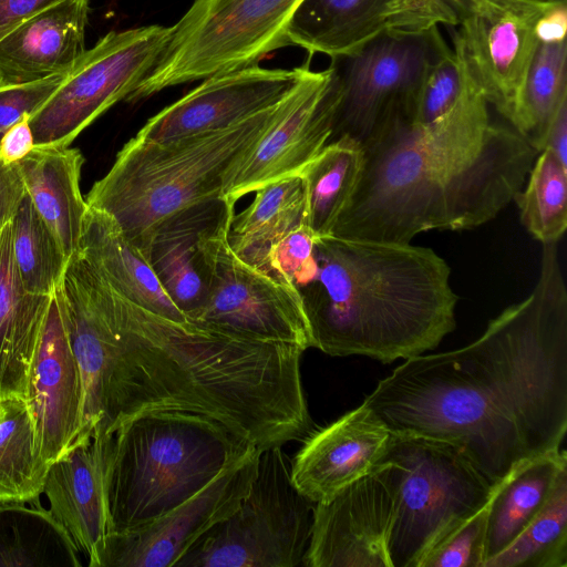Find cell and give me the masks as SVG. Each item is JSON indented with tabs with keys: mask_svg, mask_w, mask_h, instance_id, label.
Instances as JSON below:
<instances>
[{
	"mask_svg": "<svg viewBox=\"0 0 567 567\" xmlns=\"http://www.w3.org/2000/svg\"><path fill=\"white\" fill-rule=\"evenodd\" d=\"M289 94L223 130L166 141L134 136L93 184L87 206L110 215L145 254L163 223L220 197L225 174L280 116Z\"/></svg>",
	"mask_w": 567,
	"mask_h": 567,
	"instance_id": "cell-6",
	"label": "cell"
},
{
	"mask_svg": "<svg viewBox=\"0 0 567 567\" xmlns=\"http://www.w3.org/2000/svg\"><path fill=\"white\" fill-rule=\"evenodd\" d=\"M234 215L230 208L200 238L207 295L192 320L306 351L311 336L299 292L235 254L228 239Z\"/></svg>",
	"mask_w": 567,
	"mask_h": 567,
	"instance_id": "cell-11",
	"label": "cell"
},
{
	"mask_svg": "<svg viewBox=\"0 0 567 567\" xmlns=\"http://www.w3.org/2000/svg\"><path fill=\"white\" fill-rule=\"evenodd\" d=\"M566 471L567 454L560 447L524 462L496 484L488 505L484 563L505 549L538 515Z\"/></svg>",
	"mask_w": 567,
	"mask_h": 567,
	"instance_id": "cell-28",
	"label": "cell"
},
{
	"mask_svg": "<svg viewBox=\"0 0 567 567\" xmlns=\"http://www.w3.org/2000/svg\"><path fill=\"white\" fill-rule=\"evenodd\" d=\"M567 4L543 21L540 38L509 122L538 153L549 124L567 100Z\"/></svg>",
	"mask_w": 567,
	"mask_h": 567,
	"instance_id": "cell-26",
	"label": "cell"
},
{
	"mask_svg": "<svg viewBox=\"0 0 567 567\" xmlns=\"http://www.w3.org/2000/svg\"><path fill=\"white\" fill-rule=\"evenodd\" d=\"M466 9V12L471 6L472 0H460Z\"/></svg>",
	"mask_w": 567,
	"mask_h": 567,
	"instance_id": "cell-45",
	"label": "cell"
},
{
	"mask_svg": "<svg viewBox=\"0 0 567 567\" xmlns=\"http://www.w3.org/2000/svg\"><path fill=\"white\" fill-rule=\"evenodd\" d=\"M553 3H557V4H567V0H548Z\"/></svg>",
	"mask_w": 567,
	"mask_h": 567,
	"instance_id": "cell-46",
	"label": "cell"
},
{
	"mask_svg": "<svg viewBox=\"0 0 567 567\" xmlns=\"http://www.w3.org/2000/svg\"><path fill=\"white\" fill-rule=\"evenodd\" d=\"M64 75L20 85H0V140L23 116H31L58 90Z\"/></svg>",
	"mask_w": 567,
	"mask_h": 567,
	"instance_id": "cell-40",
	"label": "cell"
},
{
	"mask_svg": "<svg viewBox=\"0 0 567 567\" xmlns=\"http://www.w3.org/2000/svg\"><path fill=\"white\" fill-rule=\"evenodd\" d=\"M172 27L112 31L85 50L51 97L29 118L35 146L68 147L155 65Z\"/></svg>",
	"mask_w": 567,
	"mask_h": 567,
	"instance_id": "cell-12",
	"label": "cell"
},
{
	"mask_svg": "<svg viewBox=\"0 0 567 567\" xmlns=\"http://www.w3.org/2000/svg\"><path fill=\"white\" fill-rule=\"evenodd\" d=\"M261 450L225 467L204 488L159 518L106 536L99 567H175L212 528L228 517L248 493Z\"/></svg>",
	"mask_w": 567,
	"mask_h": 567,
	"instance_id": "cell-16",
	"label": "cell"
},
{
	"mask_svg": "<svg viewBox=\"0 0 567 567\" xmlns=\"http://www.w3.org/2000/svg\"><path fill=\"white\" fill-rule=\"evenodd\" d=\"M307 68L265 69L254 64L209 76L152 116L135 136L166 141L226 128L284 100Z\"/></svg>",
	"mask_w": 567,
	"mask_h": 567,
	"instance_id": "cell-17",
	"label": "cell"
},
{
	"mask_svg": "<svg viewBox=\"0 0 567 567\" xmlns=\"http://www.w3.org/2000/svg\"><path fill=\"white\" fill-rule=\"evenodd\" d=\"M315 503L291 478L282 446L261 450L239 506L206 533L175 567H297L308 550Z\"/></svg>",
	"mask_w": 567,
	"mask_h": 567,
	"instance_id": "cell-9",
	"label": "cell"
},
{
	"mask_svg": "<svg viewBox=\"0 0 567 567\" xmlns=\"http://www.w3.org/2000/svg\"><path fill=\"white\" fill-rule=\"evenodd\" d=\"M24 400L42 458L49 465L78 437L83 416L82 375L65 330L58 289L34 351Z\"/></svg>",
	"mask_w": 567,
	"mask_h": 567,
	"instance_id": "cell-18",
	"label": "cell"
},
{
	"mask_svg": "<svg viewBox=\"0 0 567 567\" xmlns=\"http://www.w3.org/2000/svg\"><path fill=\"white\" fill-rule=\"evenodd\" d=\"M488 505L489 501L444 535L417 567H483Z\"/></svg>",
	"mask_w": 567,
	"mask_h": 567,
	"instance_id": "cell-36",
	"label": "cell"
},
{
	"mask_svg": "<svg viewBox=\"0 0 567 567\" xmlns=\"http://www.w3.org/2000/svg\"><path fill=\"white\" fill-rule=\"evenodd\" d=\"M79 550L49 509L0 503V566L80 567Z\"/></svg>",
	"mask_w": 567,
	"mask_h": 567,
	"instance_id": "cell-31",
	"label": "cell"
},
{
	"mask_svg": "<svg viewBox=\"0 0 567 567\" xmlns=\"http://www.w3.org/2000/svg\"><path fill=\"white\" fill-rule=\"evenodd\" d=\"M315 238L306 223L295 227L270 246L264 270L298 291L315 270Z\"/></svg>",
	"mask_w": 567,
	"mask_h": 567,
	"instance_id": "cell-38",
	"label": "cell"
},
{
	"mask_svg": "<svg viewBox=\"0 0 567 567\" xmlns=\"http://www.w3.org/2000/svg\"><path fill=\"white\" fill-rule=\"evenodd\" d=\"M393 1L302 0L287 27V44L330 58L349 53L389 30Z\"/></svg>",
	"mask_w": 567,
	"mask_h": 567,
	"instance_id": "cell-27",
	"label": "cell"
},
{
	"mask_svg": "<svg viewBox=\"0 0 567 567\" xmlns=\"http://www.w3.org/2000/svg\"><path fill=\"white\" fill-rule=\"evenodd\" d=\"M63 0H0V39L24 20Z\"/></svg>",
	"mask_w": 567,
	"mask_h": 567,
	"instance_id": "cell-43",
	"label": "cell"
},
{
	"mask_svg": "<svg viewBox=\"0 0 567 567\" xmlns=\"http://www.w3.org/2000/svg\"><path fill=\"white\" fill-rule=\"evenodd\" d=\"M450 49L434 27L385 30L349 53L331 56L328 70L339 94L331 140L349 135L362 144L391 114L403 111L411 120L429 71Z\"/></svg>",
	"mask_w": 567,
	"mask_h": 567,
	"instance_id": "cell-10",
	"label": "cell"
},
{
	"mask_svg": "<svg viewBox=\"0 0 567 567\" xmlns=\"http://www.w3.org/2000/svg\"><path fill=\"white\" fill-rule=\"evenodd\" d=\"M390 432L362 404L308 435L291 460V478L320 503L367 475L382 456Z\"/></svg>",
	"mask_w": 567,
	"mask_h": 567,
	"instance_id": "cell-19",
	"label": "cell"
},
{
	"mask_svg": "<svg viewBox=\"0 0 567 567\" xmlns=\"http://www.w3.org/2000/svg\"><path fill=\"white\" fill-rule=\"evenodd\" d=\"M230 208L235 206L220 198L188 208L163 223L145 250L161 285L190 320L207 295V270L200 238Z\"/></svg>",
	"mask_w": 567,
	"mask_h": 567,
	"instance_id": "cell-22",
	"label": "cell"
},
{
	"mask_svg": "<svg viewBox=\"0 0 567 567\" xmlns=\"http://www.w3.org/2000/svg\"><path fill=\"white\" fill-rule=\"evenodd\" d=\"M300 295L311 348L391 363L434 350L456 327L451 268L433 249L327 235Z\"/></svg>",
	"mask_w": 567,
	"mask_h": 567,
	"instance_id": "cell-4",
	"label": "cell"
},
{
	"mask_svg": "<svg viewBox=\"0 0 567 567\" xmlns=\"http://www.w3.org/2000/svg\"><path fill=\"white\" fill-rule=\"evenodd\" d=\"M364 152L349 135L332 138L303 168L305 223L315 236L331 235L358 188Z\"/></svg>",
	"mask_w": 567,
	"mask_h": 567,
	"instance_id": "cell-29",
	"label": "cell"
},
{
	"mask_svg": "<svg viewBox=\"0 0 567 567\" xmlns=\"http://www.w3.org/2000/svg\"><path fill=\"white\" fill-rule=\"evenodd\" d=\"M465 78L461 54L450 49L429 71L415 102L411 122L427 124L443 116L457 101Z\"/></svg>",
	"mask_w": 567,
	"mask_h": 567,
	"instance_id": "cell-37",
	"label": "cell"
},
{
	"mask_svg": "<svg viewBox=\"0 0 567 567\" xmlns=\"http://www.w3.org/2000/svg\"><path fill=\"white\" fill-rule=\"evenodd\" d=\"M548 0H472L453 48L489 106L509 124L536 51Z\"/></svg>",
	"mask_w": 567,
	"mask_h": 567,
	"instance_id": "cell-13",
	"label": "cell"
},
{
	"mask_svg": "<svg viewBox=\"0 0 567 567\" xmlns=\"http://www.w3.org/2000/svg\"><path fill=\"white\" fill-rule=\"evenodd\" d=\"M338 103L330 71L308 65L280 116L227 171L219 198L235 206L267 184L300 175L330 142Z\"/></svg>",
	"mask_w": 567,
	"mask_h": 567,
	"instance_id": "cell-14",
	"label": "cell"
},
{
	"mask_svg": "<svg viewBox=\"0 0 567 567\" xmlns=\"http://www.w3.org/2000/svg\"><path fill=\"white\" fill-rule=\"evenodd\" d=\"M378 462L391 465L398 486L392 567H417L434 544L489 501L496 487L457 446L424 436L391 433Z\"/></svg>",
	"mask_w": 567,
	"mask_h": 567,
	"instance_id": "cell-7",
	"label": "cell"
},
{
	"mask_svg": "<svg viewBox=\"0 0 567 567\" xmlns=\"http://www.w3.org/2000/svg\"><path fill=\"white\" fill-rule=\"evenodd\" d=\"M25 194L18 164L0 162V226L13 219Z\"/></svg>",
	"mask_w": 567,
	"mask_h": 567,
	"instance_id": "cell-41",
	"label": "cell"
},
{
	"mask_svg": "<svg viewBox=\"0 0 567 567\" xmlns=\"http://www.w3.org/2000/svg\"><path fill=\"white\" fill-rule=\"evenodd\" d=\"M483 567H567V471L538 515Z\"/></svg>",
	"mask_w": 567,
	"mask_h": 567,
	"instance_id": "cell-34",
	"label": "cell"
},
{
	"mask_svg": "<svg viewBox=\"0 0 567 567\" xmlns=\"http://www.w3.org/2000/svg\"><path fill=\"white\" fill-rule=\"evenodd\" d=\"M89 0H63L0 39V85L68 74L85 52Z\"/></svg>",
	"mask_w": 567,
	"mask_h": 567,
	"instance_id": "cell-21",
	"label": "cell"
},
{
	"mask_svg": "<svg viewBox=\"0 0 567 567\" xmlns=\"http://www.w3.org/2000/svg\"><path fill=\"white\" fill-rule=\"evenodd\" d=\"M43 493L49 511L70 535L90 567H99L109 535L103 440L97 431L80 435L50 464Z\"/></svg>",
	"mask_w": 567,
	"mask_h": 567,
	"instance_id": "cell-20",
	"label": "cell"
},
{
	"mask_svg": "<svg viewBox=\"0 0 567 567\" xmlns=\"http://www.w3.org/2000/svg\"><path fill=\"white\" fill-rule=\"evenodd\" d=\"M101 435L109 534L159 518L257 449L219 421L185 411L138 414Z\"/></svg>",
	"mask_w": 567,
	"mask_h": 567,
	"instance_id": "cell-5",
	"label": "cell"
},
{
	"mask_svg": "<svg viewBox=\"0 0 567 567\" xmlns=\"http://www.w3.org/2000/svg\"><path fill=\"white\" fill-rule=\"evenodd\" d=\"M80 150L35 146L18 163L25 192L70 258L79 250L87 204L80 188Z\"/></svg>",
	"mask_w": 567,
	"mask_h": 567,
	"instance_id": "cell-25",
	"label": "cell"
},
{
	"mask_svg": "<svg viewBox=\"0 0 567 567\" xmlns=\"http://www.w3.org/2000/svg\"><path fill=\"white\" fill-rule=\"evenodd\" d=\"M79 251L130 301L173 320H190L169 298L145 254L106 213L87 207Z\"/></svg>",
	"mask_w": 567,
	"mask_h": 567,
	"instance_id": "cell-24",
	"label": "cell"
},
{
	"mask_svg": "<svg viewBox=\"0 0 567 567\" xmlns=\"http://www.w3.org/2000/svg\"><path fill=\"white\" fill-rule=\"evenodd\" d=\"M398 503L395 475L386 462L316 503L303 566L392 567L390 538Z\"/></svg>",
	"mask_w": 567,
	"mask_h": 567,
	"instance_id": "cell-15",
	"label": "cell"
},
{
	"mask_svg": "<svg viewBox=\"0 0 567 567\" xmlns=\"http://www.w3.org/2000/svg\"><path fill=\"white\" fill-rule=\"evenodd\" d=\"M251 204L234 215L229 244L235 254L261 269L270 246L305 223V195L300 175L267 184L255 192Z\"/></svg>",
	"mask_w": 567,
	"mask_h": 567,
	"instance_id": "cell-30",
	"label": "cell"
},
{
	"mask_svg": "<svg viewBox=\"0 0 567 567\" xmlns=\"http://www.w3.org/2000/svg\"><path fill=\"white\" fill-rule=\"evenodd\" d=\"M99 276L115 332L99 432L147 412L185 411L219 421L259 450L310 434L300 373L305 351L159 316Z\"/></svg>",
	"mask_w": 567,
	"mask_h": 567,
	"instance_id": "cell-2",
	"label": "cell"
},
{
	"mask_svg": "<svg viewBox=\"0 0 567 567\" xmlns=\"http://www.w3.org/2000/svg\"><path fill=\"white\" fill-rule=\"evenodd\" d=\"M362 405L390 433L457 446L492 484L559 450L567 433V288L557 244L543 245L528 297L481 337L406 359Z\"/></svg>",
	"mask_w": 567,
	"mask_h": 567,
	"instance_id": "cell-1",
	"label": "cell"
},
{
	"mask_svg": "<svg viewBox=\"0 0 567 567\" xmlns=\"http://www.w3.org/2000/svg\"><path fill=\"white\" fill-rule=\"evenodd\" d=\"M513 202L534 239L542 245L558 244L567 228V167L543 150Z\"/></svg>",
	"mask_w": 567,
	"mask_h": 567,
	"instance_id": "cell-33",
	"label": "cell"
},
{
	"mask_svg": "<svg viewBox=\"0 0 567 567\" xmlns=\"http://www.w3.org/2000/svg\"><path fill=\"white\" fill-rule=\"evenodd\" d=\"M12 220L0 226V400L24 398L52 296L24 287L13 256Z\"/></svg>",
	"mask_w": 567,
	"mask_h": 567,
	"instance_id": "cell-23",
	"label": "cell"
},
{
	"mask_svg": "<svg viewBox=\"0 0 567 567\" xmlns=\"http://www.w3.org/2000/svg\"><path fill=\"white\" fill-rule=\"evenodd\" d=\"M49 464L42 458L24 398L0 400V503L33 502L43 493Z\"/></svg>",
	"mask_w": 567,
	"mask_h": 567,
	"instance_id": "cell-32",
	"label": "cell"
},
{
	"mask_svg": "<svg viewBox=\"0 0 567 567\" xmlns=\"http://www.w3.org/2000/svg\"><path fill=\"white\" fill-rule=\"evenodd\" d=\"M543 150L553 153L567 167V100L561 103L549 124Z\"/></svg>",
	"mask_w": 567,
	"mask_h": 567,
	"instance_id": "cell-44",
	"label": "cell"
},
{
	"mask_svg": "<svg viewBox=\"0 0 567 567\" xmlns=\"http://www.w3.org/2000/svg\"><path fill=\"white\" fill-rule=\"evenodd\" d=\"M362 147L358 188L331 235L396 244L494 219L538 154L513 126L492 120L466 66L460 96L443 116L417 124L395 112Z\"/></svg>",
	"mask_w": 567,
	"mask_h": 567,
	"instance_id": "cell-3",
	"label": "cell"
},
{
	"mask_svg": "<svg viewBox=\"0 0 567 567\" xmlns=\"http://www.w3.org/2000/svg\"><path fill=\"white\" fill-rule=\"evenodd\" d=\"M302 0H194L172 27L155 65L126 101L169 86L257 64L287 44V27Z\"/></svg>",
	"mask_w": 567,
	"mask_h": 567,
	"instance_id": "cell-8",
	"label": "cell"
},
{
	"mask_svg": "<svg viewBox=\"0 0 567 567\" xmlns=\"http://www.w3.org/2000/svg\"><path fill=\"white\" fill-rule=\"evenodd\" d=\"M13 256L24 287L50 296L60 288L69 257L25 194L12 220Z\"/></svg>",
	"mask_w": 567,
	"mask_h": 567,
	"instance_id": "cell-35",
	"label": "cell"
},
{
	"mask_svg": "<svg viewBox=\"0 0 567 567\" xmlns=\"http://www.w3.org/2000/svg\"><path fill=\"white\" fill-rule=\"evenodd\" d=\"M29 118V115L23 116L2 135L0 162L3 164H18L35 147Z\"/></svg>",
	"mask_w": 567,
	"mask_h": 567,
	"instance_id": "cell-42",
	"label": "cell"
},
{
	"mask_svg": "<svg viewBox=\"0 0 567 567\" xmlns=\"http://www.w3.org/2000/svg\"><path fill=\"white\" fill-rule=\"evenodd\" d=\"M465 14L460 0H394L389 30L415 32L440 24L458 27Z\"/></svg>",
	"mask_w": 567,
	"mask_h": 567,
	"instance_id": "cell-39",
	"label": "cell"
}]
</instances>
